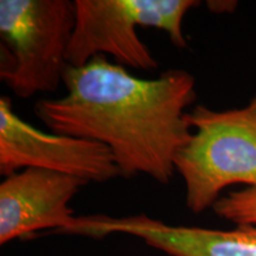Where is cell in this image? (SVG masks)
Returning a JSON list of instances; mask_svg holds the SVG:
<instances>
[{"instance_id":"6da1fadb","label":"cell","mask_w":256,"mask_h":256,"mask_svg":"<svg viewBox=\"0 0 256 256\" xmlns=\"http://www.w3.org/2000/svg\"><path fill=\"white\" fill-rule=\"evenodd\" d=\"M63 84L66 95L34 107L51 133L108 147L121 177L171 183L176 156L192 134L185 118L197 98L192 74L168 69L140 78L98 55L78 68L69 66Z\"/></svg>"},{"instance_id":"7a4b0ae2","label":"cell","mask_w":256,"mask_h":256,"mask_svg":"<svg viewBox=\"0 0 256 256\" xmlns=\"http://www.w3.org/2000/svg\"><path fill=\"white\" fill-rule=\"evenodd\" d=\"M185 118L192 134L176 156L174 170L192 214L212 209L234 185L256 188V94L244 107L215 110L197 104Z\"/></svg>"},{"instance_id":"3957f363","label":"cell","mask_w":256,"mask_h":256,"mask_svg":"<svg viewBox=\"0 0 256 256\" xmlns=\"http://www.w3.org/2000/svg\"><path fill=\"white\" fill-rule=\"evenodd\" d=\"M75 23V0H0V80L14 95L60 88Z\"/></svg>"},{"instance_id":"277c9868","label":"cell","mask_w":256,"mask_h":256,"mask_svg":"<svg viewBox=\"0 0 256 256\" xmlns=\"http://www.w3.org/2000/svg\"><path fill=\"white\" fill-rule=\"evenodd\" d=\"M200 4L196 0H75L68 64L78 68L95 56L110 55L124 68L154 70L158 62L136 28L165 31L176 48L185 49L184 18Z\"/></svg>"},{"instance_id":"5b68a950","label":"cell","mask_w":256,"mask_h":256,"mask_svg":"<svg viewBox=\"0 0 256 256\" xmlns=\"http://www.w3.org/2000/svg\"><path fill=\"white\" fill-rule=\"evenodd\" d=\"M40 168L104 183L121 177L108 147L92 140L42 132L19 118L11 98H0V174Z\"/></svg>"},{"instance_id":"8992f818","label":"cell","mask_w":256,"mask_h":256,"mask_svg":"<svg viewBox=\"0 0 256 256\" xmlns=\"http://www.w3.org/2000/svg\"><path fill=\"white\" fill-rule=\"evenodd\" d=\"M113 234L134 236L170 256H256V226L232 230L172 226L147 215L76 217L63 235L102 238Z\"/></svg>"},{"instance_id":"52a82bcc","label":"cell","mask_w":256,"mask_h":256,"mask_svg":"<svg viewBox=\"0 0 256 256\" xmlns=\"http://www.w3.org/2000/svg\"><path fill=\"white\" fill-rule=\"evenodd\" d=\"M88 182L74 176L25 168L0 183V244L40 230L60 234L76 216L70 200Z\"/></svg>"},{"instance_id":"ba28073f","label":"cell","mask_w":256,"mask_h":256,"mask_svg":"<svg viewBox=\"0 0 256 256\" xmlns=\"http://www.w3.org/2000/svg\"><path fill=\"white\" fill-rule=\"evenodd\" d=\"M212 211L220 218L236 226H256V188H243L223 194Z\"/></svg>"}]
</instances>
